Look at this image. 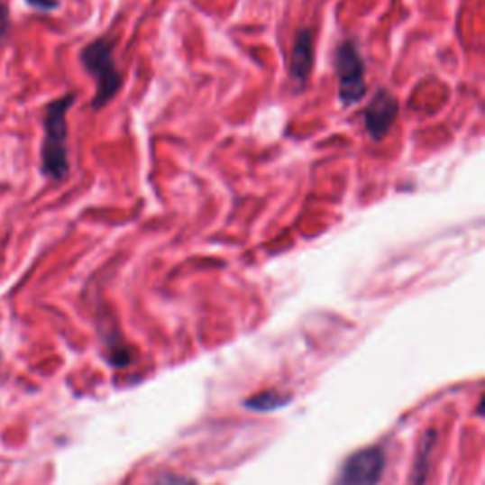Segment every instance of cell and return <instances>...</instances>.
I'll return each instance as SVG.
<instances>
[{"label":"cell","mask_w":485,"mask_h":485,"mask_svg":"<svg viewBox=\"0 0 485 485\" xmlns=\"http://www.w3.org/2000/svg\"><path fill=\"white\" fill-rule=\"evenodd\" d=\"M77 103V93H65L63 97L48 103L44 112V141L41 148V171L44 177L61 182L70 173L67 146V114Z\"/></svg>","instance_id":"obj_1"},{"label":"cell","mask_w":485,"mask_h":485,"mask_svg":"<svg viewBox=\"0 0 485 485\" xmlns=\"http://www.w3.org/2000/svg\"><path fill=\"white\" fill-rule=\"evenodd\" d=\"M80 61L89 77L96 80V96H93V108L101 110L122 89V74L114 61V42L106 36L84 46L80 51Z\"/></svg>","instance_id":"obj_2"},{"label":"cell","mask_w":485,"mask_h":485,"mask_svg":"<svg viewBox=\"0 0 485 485\" xmlns=\"http://www.w3.org/2000/svg\"><path fill=\"white\" fill-rule=\"evenodd\" d=\"M335 78H338V97L343 106L359 105L366 96V67L352 41H343L334 58Z\"/></svg>","instance_id":"obj_3"},{"label":"cell","mask_w":485,"mask_h":485,"mask_svg":"<svg viewBox=\"0 0 485 485\" xmlns=\"http://www.w3.org/2000/svg\"><path fill=\"white\" fill-rule=\"evenodd\" d=\"M385 464L387 457L380 445L362 447L342 462L332 485H380Z\"/></svg>","instance_id":"obj_4"},{"label":"cell","mask_w":485,"mask_h":485,"mask_svg":"<svg viewBox=\"0 0 485 485\" xmlns=\"http://www.w3.org/2000/svg\"><path fill=\"white\" fill-rule=\"evenodd\" d=\"M397 116H398L397 97L389 89L380 87L364 108V125L368 135L376 142L383 141L390 133V127H393Z\"/></svg>","instance_id":"obj_5"},{"label":"cell","mask_w":485,"mask_h":485,"mask_svg":"<svg viewBox=\"0 0 485 485\" xmlns=\"http://www.w3.org/2000/svg\"><path fill=\"white\" fill-rule=\"evenodd\" d=\"M315 61V41L309 29H300L296 32L294 46L288 55V77L294 84L306 86Z\"/></svg>","instance_id":"obj_6"},{"label":"cell","mask_w":485,"mask_h":485,"mask_svg":"<svg viewBox=\"0 0 485 485\" xmlns=\"http://www.w3.org/2000/svg\"><path fill=\"white\" fill-rule=\"evenodd\" d=\"M288 404H290V397L277 393V390H266V393L254 395L242 402V406H245L249 412H260V414L277 412V409H281Z\"/></svg>","instance_id":"obj_7"},{"label":"cell","mask_w":485,"mask_h":485,"mask_svg":"<svg viewBox=\"0 0 485 485\" xmlns=\"http://www.w3.org/2000/svg\"><path fill=\"white\" fill-rule=\"evenodd\" d=\"M435 444H436L435 433H428V436L423 438L421 450L416 457L414 471H412V476H409V480H407V485H425L426 476H428V469H431V453H433Z\"/></svg>","instance_id":"obj_8"},{"label":"cell","mask_w":485,"mask_h":485,"mask_svg":"<svg viewBox=\"0 0 485 485\" xmlns=\"http://www.w3.org/2000/svg\"><path fill=\"white\" fill-rule=\"evenodd\" d=\"M10 8L6 5L0 3V51H3L5 44L8 42V36H10Z\"/></svg>","instance_id":"obj_9"},{"label":"cell","mask_w":485,"mask_h":485,"mask_svg":"<svg viewBox=\"0 0 485 485\" xmlns=\"http://www.w3.org/2000/svg\"><path fill=\"white\" fill-rule=\"evenodd\" d=\"M151 485H196L190 478L177 476V474H163L158 480H154Z\"/></svg>","instance_id":"obj_10"},{"label":"cell","mask_w":485,"mask_h":485,"mask_svg":"<svg viewBox=\"0 0 485 485\" xmlns=\"http://www.w3.org/2000/svg\"><path fill=\"white\" fill-rule=\"evenodd\" d=\"M27 6H31L32 10H39V12H53L58 10L61 0H25Z\"/></svg>","instance_id":"obj_11"}]
</instances>
